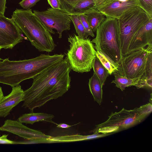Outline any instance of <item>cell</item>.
Segmentation results:
<instances>
[{"label": "cell", "instance_id": "32", "mask_svg": "<svg viewBox=\"0 0 152 152\" xmlns=\"http://www.w3.org/2000/svg\"><path fill=\"white\" fill-rule=\"evenodd\" d=\"M72 126L67 124H65L62 123L58 124L57 127L58 128H68Z\"/></svg>", "mask_w": 152, "mask_h": 152}, {"label": "cell", "instance_id": "4", "mask_svg": "<svg viewBox=\"0 0 152 152\" xmlns=\"http://www.w3.org/2000/svg\"><path fill=\"white\" fill-rule=\"evenodd\" d=\"M116 72L128 78H139L151 88L152 46H147L123 56Z\"/></svg>", "mask_w": 152, "mask_h": 152}, {"label": "cell", "instance_id": "21", "mask_svg": "<svg viewBox=\"0 0 152 152\" xmlns=\"http://www.w3.org/2000/svg\"><path fill=\"white\" fill-rule=\"evenodd\" d=\"M92 68L103 86L110 75L107 70L103 65L96 56L93 61Z\"/></svg>", "mask_w": 152, "mask_h": 152}, {"label": "cell", "instance_id": "18", "mask_svg": "<svg viewBox=\"0 0 152 152\" xmlns=\"http://www.w3.org/2000/svg\"><path fill=\"white\" fill-rule=\"evenodd\" d=\"M88 86L94 100L100 105L102 101V86L94 72L93 76L89 79Z\"/></svg>", "mask_w": 152, "mask_h": 152}, {"label": "cell", "instance_id": "7", "mask_svg": "<svg viewBox=\"0 0 152 152\" xmlns=\"http://www.w3.org/2000/svg\"><path fill=\"white\" fill-rule=\"evenodd\" d=\"M69 48L66 57L71 70L77 72L90 71L96 51L89 38H82L74 34L68 38Z\"/></svg>", "mask_w": 152, "mask_h": 152}, {"label": "cell", "instance_id": "33", "mask_svg": "<svg viewBox=\"0 0 152 152\" xmlns=\"http://www.w3.org/2000/svg\"><path fill=\"white\" fill-rule=\"evenodd\" d=\"M4 96V95L1 87L0 86V101Z\"/></svg>", "mask_w": 152, "mask_h": 152}, {"label": "cell", "instance_id": "19", "mask_svg": "<svg viewBox=\"0 0 152 152\" xmlns=\"http://www.w3.org/2000/svg\"><path fill=\"white\" fill-rule=\"evenodd\" d=\"M86 15L90 28L93 33L96 31L97 29L106 18L104 14L97 9H94Z\"/></svg>", "mask_w": 152, "mask_h": 152}, {"label": "cell", "instance_id": "10", "mask_svg": "<svg viewBox=\"0 0 152 152\" xmlns=\"http://www.w3.org/2000/svg\"><path fill=\"white\" fill-rule=\"evenodd\" d=\"M23 39L22 32L12 19L0 15V49H12Z\"/></svg>", "mask_w": 152, "mask_h": 152}, {"label": "cell", "instance_id": "14", "mask_svg": "<svg viewBox=\"0 0 152 152\" xmlns=\"http://www.w3.org/2000/svg\"><path fill=\"white\" fill-rule=\"evenodd\" d=\"M11 93L0 101V117L5 118L10 114L12 109L23 101L24 91L20 85L12 87Z\"/></svg>", "mask_w": 152, "mask_h": 152}, {"label": "cell", "instance_id": "29", "mask_svg": "<svg viewBox=\"0 0 152 152\" xmlns=\"http://www.w3.org/2000/svg\"><path fill=\"white\" fill-rule=\"evenodd\" d=\"M48 4L51 7L55 9L60 10V5L59 0H47Z\"/></svg>", "mask_w": 152, "mask_h": 152}, {"label": "cell", "instance_id": "1", "mask_svg": "<svg viewBox=\"0 0 152 152\" xmlns=\"http://www.w3.org/2000/svg\"><path fill=\"white\" fill-rule=\"evenodd\" d=\"M71 70L66 57L36 76L31 87L24 91L22 107L33 112L50 100L63 96L70 86Z\"/></svg>", "mask_w": 152, "mask_h": 152}, {"label": "cell", "instance_id": "5", "mask_svg": "<svg viewBox=\"0 0 152 152\" xmlns=\"http://www.w3.org/2000/svg\"><path fill=\"white\" fill-rule=\"evenodd\" d=\"M95 37L91 41L94 47L115 64H120L123 57L120 48L117 19L106 17L97 29Z\"/></svg>", "mask_w": 152, "mask_h": 152}, {"label": "cell", "instance_id": "23", "mask_svg": "<svg viewBox=\"0 0 152 152\" xmlns=\"http://www.w3.org/2000/svg\"><path fill=\"white\" fill-rule=\"evenodd\" d=\"M69 18L73 23L77 36L82 38H87L86 31L79 16L71 15H69Z\"/></svg>", "mask_w": 152, "mask_h": 152}, {"label": "cell", "instance_id": "30", "mask_svg": "<svg viewBox=\"0 0 152 152\" xmlns=\"http://www.w3.org/2000/svg\"><path fill=\"white\" fill-rule=\"evenodd\" d=\"M94 4V8L98 10L108 0H93Z\"/></svg>", "mask_w": 152, "mask_h": 152}, {"label": "cell", "instance_id": "17", "mask_svg": "<svg viewBox=\"0 0 152 152\" xmlns=\"http://www.w3.org/2000/svg\"><path fill=\"white\" fill-rule=\"evenodd\" d=\"M54 117V116L53 115L45 113H31L23 114L18 118V121L26 124H33L37 122L45 121L57 125V124L52 120Z\"/></svg>", "mask_w": 152, "mask_h": 152}, {"label": "cell", "instance_id": "22", "mask_svg": "<svg viewBox=\"0 0 152 152\" xmlns=\"http://www.w3.org/2000/svg\"><path fill=\"white\" fill-rule=\"evenodd\" d=\"M96 57L107 70L110 75L118 71L119 65L113 62L99 51L98 50H96Z\"/></svg>", "mask_w": 152, "mask_h": 152}, {"label": "cell", "instance_id": "28", "mask_svg": "<svg viewBox=\"0 0 152 152\" xmlns=\"http://www.w3.org/2000/svg\"><path fill=\"white\" fill-rule=\"evenodd\" d=\"M8 134H4L0 136V144H13L15 141L8 139L7 138Z\"/></svg>", "mask_w": 152, "mask_h": 152}, {"label": "cell", "instance_id": "13", "mask_svg": "<svg viewBox=\"0 0 152 152\" xmlns=\"http://www.w3.org/2000/svg\"><path fill=\"white\" fill-rule=\"evenodd\" d=\"M146 46H152V18L135 34L130 42L128 53Z\"/></svg>", "mask_w": 152, "mask_h": 152}, {"label": "cell", "instance_id": "3", "mask_svg": "<svg viewBox=\"0 0 152 152\" xmlns=\"http://www.w3.org/2000/svg\"><path fill=\"white\" fill-rule=\"evenodd\" d=\"M31 45L40 52H51L56 45L50 33L35 15L31 9H16L12 18Z\"/></svg>", "mask_w": 152, "mask_h": 152}, {"label": "cell", "instance_id": "6", "mask_svg": "<svg viewBox=\"0 0 152 152\" xmlns=\"http://www.w3.org/2000/svg\"><path fill=\"white\" fill-rule=\"evenodd\" d=\"M152 110V104L148 103L132 110L123 108L118 112H112L106 121L95 126L93 132L107 134L126 129L140 122Z\"/></svg>", "mask_w": 152, "mask_h": 152}, {"label": "cell", "instance_id": "24", "mask_svg": "<svg viewBox=\"0 0 152 152\" xmlns=\"http://www.w3.org/2000/svg\"><path fill=\"white\" fill-rule=\"evenodd\" d=\"M82 0H59L61 10L69 14L75 5Z\"/></svg>", "mask_w": 152, "mask_h": 152}, {"label": "cell", "instance_id": "16", "mask_svg": "<svg viewBox=\"0 0 152 152\" xmlns=\"http://www.w3.org/2000/svg\"><path fill=\"white\" fill-rule=\"evenodd\" d=\"M107 134L94 133L88 135L79 134L68 135L52 137L48 138L49 143L71 142L89 140L93 138L101 137L107 135Z\"/></svg>", "mask_w": 152, "mask_h": 152}, {"label": "cell", "instance_id": "9", "mask_svg": "<svg viewBox=\"0 0 152 152\" xmlns=\"http://www.w3.org/2000/svg\"><path fill=\"white\" fill-rule=\"evenodd\" d=\"M33 13L50 33L54 34L53 29L56 30L59 38H61L64 31L70 29V15L61 10L51 7L43 11L34 10Z\"/></svg>", "mask_w": 152, "mask_h": 152}, {"label": "cell", "instance_id": "12", "mask_svg": "<svg viewBox=\"0 0 152 152\" xmlns=\"http://www.w3.org/2000/svg\"><path fill=\"white\" fill-rule=\"evenodd\" d=\"M137 6H138L137 0L125 1L108 0L98 10L106 17L118 19L125 11Z\"/></svg>", "mask_w": 152, "mask_h": 152}, {"label": "cell", "instance_id": "20", "mask_svg": "<svg viewBox=\"0 0 152 152\" xmlns=\"http://www.w3.org/2000/svg\"><path fill=\"white\" fill-rule=\"evenodd\" d=\"M95 9L94 4L93 0H82L79 1L75 6L70 14L79 16L86 14Z\"/></svg>", "mask_w": 152, "mask_h": 152}, {"label": "cell", "instance_id": "8", "mask_svg": "<svg viewBox=\"0 0 152 152\" xmlns=\"http://www.w3.org/2000/svg\"><path fill=\"white\" fill-rule=\"evenodd\" d=\"M150 18L142 8L137 6L125 11L117 19L120 48L123 56L127 54L135 34Z\"/></svg>", "mask_w": 152, "mask_h": 152}, {"label": "cell", "instance_id": "27", "mask_svg": "<svg viewBox=\"0 0 152 152\" xmlns=\"http://www.w3.org/2000/svg\"><path fill=\"white\" fill-rule=\"evenodd\" d=\"M40 0H22L19 3L20 5L24 9H30Z\"/></svg>", "mask_w": 152, "mask_h": 152}, {"label": "cell", "instance_id": "2", "mask_svg": "<svg viewBox=\"0 0 152 152\" xmlns=\"http://www.w3.org/2000/svg\"><path fill=\"white\" fill-rule=\"evenodd\" d=\"M64 55L41 54L34 58L10 61L6 58L0 61V83L12 87L23 81L33 78L48 67L62 61Z\"/></svg>", "mask_w": 152, "mask_h": 152}, {"label": "cell", "instance_id": "31", "mask_svg": "<svg viewBox=\"0 0 152 152\" xmlns=\"http://www.w3.org/2000/svg\"><path fill=\"white\" fill-rule=\"evenodd\" d=\"M6 0H0V15L4 16Z\"/></svg>", "mask_w": 152, "mask_h": 152}, {"label": "cell", "instance_id": "15", "mask_svg": "<svg viewBox=\"0 0 152 152\" xmlns=\"http://www.w3.org/2000/svg\"><path fill=\"white\" fill-rule=\"evenodd\" d=\"M114 79L111 83H114L116 87L123 91L125 88L132 86H135L137 88L147 86L146 81L141 80L139 78H129L121 76L117 72L113 73Z\"/></svg>", "mask_w": 152, "mask_h": 152}, {"label": "cell", "instance_id": "11", "mask_svg": "<svg viewBox=\"0 0 152 152\" xmlns=\"http://www.w3.org/2000/svg\"><path fill=\"white\" fill-rule=\"evenodd\" d=\"M0 130L17 135L25 139H48L51 136L45 135L40 131L31 129L18 121L7 119L0 127Z\"/></svg>", "mask_w": 152, "mask_h": 152}, {"label": "cell", "instance_id": "26", "mask_svg": "<svg viewBox=\"0 0 152 152\" xmlns=\"http://www.w3.org/2000/svg\"><path fill=\"white\" fill-rule=\"evenodd\" d=\"M78 16L84 28L87 37L88 36H90L93 37H95L94 34L90 28L86 15V14H82Z\"/></svg>", "mask_w": 152, "mask_h": 152}, {"label": "cell", "instance_id": "25", "mask_svg": "<svg viewBox=\"0 0 152 152\" xmlns=\"http://www.w3.org/2000/svg\"><path fill=\"white\" fill-rule=\"evenodd\" d=\"M138 6L152 17V0H137Z\"/></svg>", "mask_w": 152, "mask_h": 152}, {"label": "cell", "instance_id": "34", "mask_svg": "<svg viewBox=\"0 0 152 152\" xmlns=\"http://www.w3.org/2000/svg\"><path fill=\"white\" fill-rule=\"evenodd\" d=\"M0 50H1V49H0ZM1 58H0V61H1Z\"/></svg>", "mask_w": 152, "mask_h": 152}]
</instances>
